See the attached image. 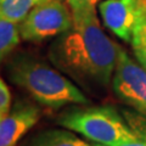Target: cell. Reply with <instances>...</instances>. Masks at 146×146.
Masks as SVG:
<instances>
[{
	"label": "cell",
	"instance_id": "obj_1",
	"mask_svg": "<svg viewBox=\"0 0 146 146\" xmlns=\"http://www.w3.org/2000/svg\"><path fill=\"white\" fill-rule=\"evenodd\" d=\"M73 26L55 38L48 49L50 62L70 79L89 91L112 85L117 44L102 31L94 5L67 3Z\"/></svg>",
	"mask_w": 146,
	"mask_h": 146
},
{
	"label": "cell",
	"instance_id": "obj_2",
	"mask_svg": "<svg viewBox=\"0 0 146 146\" xmlns=\"http://www.w3.org/2000/svg\"><path fill=\"white\" fill-rule=\"evenodd\" d=\"M12 84L23 89L42 107L58 110L70 105H86L89 101L82 90L67 76L29 52H18L6 65Z\"/></svg>",
	"mask_w": 146,
	"mask_h": 146
},
{
	"label": "cell",
	"instance_id": "obj_3",
	"mask_svg": "<svg viewBox=\"0 0 146 146\" xmlns=\"http://www.w3.org/2000/svg\"><path fill=\"white\" fill-rule=\"evenodd\" d=\"M56 123L104 146H117L134 139V131L123 112L112 106L73 105L57 116Z\"/></svg>",
	"mask_w": 146,
	"mask_h": 146
},
{
	"label": "cell",
	"instance_id": "obj_4",
	"mask_svg": "<svg viewBox=\"0 0 146 146\" xmlns=\"http://www.w3.org/2000/svg\"><path fill=\"white\" fill-rule=\"evenodd\" d=\"M72 26V12L66 0H46L38 4L18 25L22 40L29 43L55 39Z\"/></svg>",
	"mask_w": 146,
	"mask_h": 146
},
{
	"label": "cell",
	"instance_id": "obj_5",
	"mask_svg": "<svg viewBox=\"0 0 146 146\" xmlns=\"http://www.w3.org/2000/svg\"><path fill=\"white\" fill-rule=\"evenodd\" d=\"M112 90L123 104L146 116V70L118 44Z\"/></svg>",
	"mask_w": 146,
	"mask_h": 146
},
{
	"label": "cell",
	"instance_id": "obj_6",
	"mask_svg": "<svg viewBox=\"0 0 146 146\" xmlns=\"http://www.w3.org/2000/svg\"><path fill=\"white\" fill-rule=\"evenodd\" d=\"M141 6L140 0H104L99 3V13L107 29L130 43Z\"/></svg>",
	"mask_w": 146,
	"mask_h": 146
},
{
	"label": "cell",
	"instance_id": "obj_7",
	"mask_svg": "<svg viewBox=\"0 0 146 146\" xmlns=\"http://www.w3.org/2000/svg\"><path fill=\"white\" fill-rule=\"evenodd\" d=\"M42 117L36 105L18 101L0 119V146H16Z\"/></svg>",
	"mask_w": 146,
	"mask_h": 146
},
{
	"label": "cell",
	"instance_id": "obj_8",
	"mask_svg": "<svg viewBox=\"0 0 146 146\" xmlns=\"http://www.w3.org/2000/svg\"><path fill=\"white\" fill-rule=\"evenodd\" d=\"M21 146H94L70 129H44L31 135Z\"/></svg>",
	"mask_w": 146,
	"mask_h": 146
},
{
	"label": "cell",
	"instance_id": "obj_9",
	"mask_svg": "<svg viewBox=\"0 0 146 146\" xmlns=\"http://www.w3.org/2000/svg\"><path fill=\"white\" fill-rule=\"evenodd\" d=\"M45 0H0V17L20 25L26 16Z\"/></svg>",
	"mask_w": 146,
	"mask_h": 146
},
{
	"label": "cell",
	"instance_id": "obj_10",
	"mask_svg": "<svg viewBox=\"0 0 146 146\" xmlns=\"http://www.w3.org/2000/svg\"><path fill=\"white\" fill-rule=\"evenodd\" d=\"M21 40L18 25L0 17V63L17 48Z\"/></svg>",
	"mask_w": 146,
	"mask_h": 146
},
{
	"label": "cell",
	"instance_id": "obj_11",
	"mask_svg": "<svg viewBox=\"0 0 146 146\" xmlns=\"http://www.w3.org/2000/svg\"><path fill=\"white\" fill-rule=\"evenodd\" d=\"M143 4V3H141ZM131 49L139 63L146 70V6L143 4L141 11L131 38Z\"/></svg>",
	"mask_w": 146,
	"mask_h": 146
},
{
	"label": "cell",
	"instance_id": "obj_12",
	"mask_svg": "<svg viewBox=\"0 0 146 146\" xmlns=\"http://www.w3.org/2000/svg\"><path fill=\"white\" fill-rule=\"evenodd\" d=\"M134 131V139L117 146H146V116L136 111H122ZM94 146H104L94 144Z\"/></svg>",
	"mask_w": 146,
	"mask_h": 146
},
{
	"label": "cell",
	"instance_id": "obj_13",
	"mask_svg": "<svg viewBox=\"0 0 146 146\" xmlns=\"http://www.w3.org/2000/svg\"><path fill=\"white\" fill-rule=\"evenodd\" d=\"M11 108V94L7 85L0 78V116L4 117Z\"/></svg>",
	"mask_w": 146,
	"mask_h": 146
},
{
	"label": "cell",
	"instance_id": "obj_14",
	"mask_svg": "<svg viewBox=\"0 0 146 146\" xmlns=\"http://www.w3.org/2000/svg\"><path fill=\"white\" fill-rule=\"evenodd\" d=\"M66 3H85L96 6V4L100 3V0H66Z\"/></svg>",
	"mask_w": 146,
	"mask_h": 146
},
{
	"label": "cell",
	"instance_id": "obj_15",
	"mask_svg": "<svg viewBox=\"0 0 146 146\" xmlns=\"http://www.w3.org/2000/svg\"><path fill=\"white\" fill-rule=\"evenodd\" d=\"M140 1H141V3H143V4H144V5L146 6V0H140Z\"/></svg>",
	"mask_w": 146,
	"mask_h": 146
},
{
	"label": "cell",
	"instance_id": "obj_16",
	"mask_svg": "<svg viewBox=\"0 0 146 146\" xmlns=\"http://www.w3.org/2000/svg\"><path fill=\"white\" fill-rule=\"evenodd\" d=\"M1 118H3V117H1V116H0V119H1Z\"/></svg>",
	"mask_w": 146,
	"mask_h": 146
},
{
	"label": "cell",
	"instance_id": "obj_17",
	"mask_svg": "<svg viewBox=\"0 0 146 146\" xmlns=\"http://www.w3.org/2000/svg\"><path fill=\"white\" fill-rule=\"evenodd\" d=\"M45 1H46V0H45Z\"/></svg>",
	"mask_w": 146,
	"mask_h": 146
}]
</instances>
